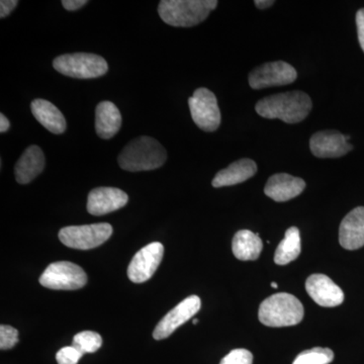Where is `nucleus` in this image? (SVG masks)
Instances as JSON below:
<instances>
[{
  "instance_id": "obj_1",
  "label": "nucleus",
  "mask_w": 364,
  "mask_h": 364,
  "mask_svg": "<svg viewBox=\"0 0 364 364\" xmlns=\"http://www.w3.org/2000/svg\"><path fill=\"white\" fill-rule=\"evenodd\" d=\"M311 97L303 91H289L270 95L256 105L257 114L265 119H279L287 124L304 121L312 111Z\"/></svg>"
},
{
  "instance_id": "obj_2",
  "label": "nucleus",
  "mask_w": 364,
  "mask_h": 364,
  "mask_svg": "<svg viewBox=\"0 0 364 364\" xmlns=\"http://www.w3.org/2000/svg\"><path fill=\"white\" fill-rule=\"evenodd\" d=\"M167 160V152L161 144L148 136L131 141L117 158L119 166L127 171H148L161 167Z\"/></svg>"
},
{
  "instance_id": "obj_3",
  "label": "nucleus",
  "mask_w": 364,
  "mask_h": 364,
  "mask_svg": "<svg viewBox=\"0 0 364 364\" xmlns=\"http://www.w3.org/2000/svg\"><path fill=\"white\" fill-rule=\"evenodd\" d=\"M218 4L217 0H162L158 13L167 25L189 28L203 23Z\"/></svg>"
},
{
  "instance_id": "obj_4",
  "label": "nucleus",
  "mask_w": 364,
  "mask_h": 364,
  "mask_svg": "<svg viewBox=\"0 0 364 364\" xmlns=\"http://www.w3.org/2000/svg\"><path fill=\"white\" fill-rule=\"evenodd\" d=\"M304 306L293 294H272L261 303L258 318L267 327L279 328L298 325L304 318Z\"/></svg>"
},
{
  "instance_id": "obj_5",
  "label": "nucleus",
  "mask_w": 364,
  "mask_h": 364,
  "mask_svg": "<svg viewBox=\"0 0 364 364\" xmlns=\"http://www.w3.org/2000/svg\"><path fill=\"white\" fill-rule=\"evenodd\" d=\"M53 67L63 75L77 79L102 77L109 70L105 59L90 53L61 55L53 61Z\"/></svg>"
},
{
  "instance_id": "obj_6",
  "label": "nucleus",
  "mask_w": 364,
  "mask_h": 364,
  "mask_svg": "<svg viewBox=\"0 0 364 364\" xmlns=\"http://www.w3.org/2000/svg\"><path fill=\"white\" fill-rule=\"evenodd\" d=\"M112 227L107 223L69 226L60 230L59 239L64 245L78 250L97 248L111 238Z\"/></svg>"
},
{
  "instance_id": "obj_7",
  "label": "nucleus",
  "mask_w": 364,
  "mask_h": 364,
  "mask_svg": "<svg viewBox=\"0 0 364 364\" xmlns=\"http://www.w3.org/2000/svg\"><path fill=\"white\" fill-rule=\"evenodd\" d=\"M39 282L43 287L55 291H76L87 284V275L79 265L59 261L46 268Z\"/></svg>"
},
{
  "instance_id": "obj_8",
  "label": "nucleus",
  "mask_w": 364,
  "mask_h": 364,
  "mask_svg": "<svg viewBox=\"0 0 364 364\" xmlns=\"http://www.w3.org/2000/svg\"><path fill=\"white\" fill-rule=\"evenodd\" d=\"M191 117L198 128L205 132H214L221 124V112L217 97L208 88H198L188 100Z\"/></svg>"
},
{
  "instance_id": "obj_9",
  "label": "nucleus",
  "mask_w": 364,
  "mask_h": 364,
  "mask_svg": "<svg viewBox=\"0 0 364 364\" xmlns=\"http://www.w3.org/2000/svg\"><path fill=\"white\" fill-rule=\"evenodd\" d=\"M298 77V72L284 61L269 62L256 67L249 74V85L253 90L291 85Z\"/></svg>"
},
{
  "instance_id": "obj_10",
  "label": "nucleus",
  "mask_w": 364,
  "mask_h": 364,
  "mask_svg": "<svg viewBox=\"0 0 364 364\" xmlns=\"http://www.w3.org/2000/svg\"><path fill=\"white\" fill-rule=\"evenodd\" d=\"M164 247L159 242H153L139 250L128 267V277L134 284L147 282L156 272L161 263Z\"/></svg>"
},
{
  "instance_id": "obj_11",
  "label": "nucleus",
  "mask_w": 364,
  "mask_h": 364,
  "mask_svg": "<svg viewBox=\"0 0 364 364\" xmlns=\"http://www.w3.org/2000/svg\"><path fill=\"white\" fill-rule=\"evenodd\" d=\"M202 308V301L198 296H189L184 299L161 318L153 332V338H168L177 328L186 324Z\"/></svg>"
},
{
  "instance_id": "obj_12",
  "label": "nucleus",
  "mask_w": 364,
  "mask_h": 364,
  "mask_svg": "<svg viewBox=\"0 0 364 364\" xmlns=\"http://www.w3.org/2000/svg\"><path fill=\"white\" fill-rule=\"evenodd\" d=\"M306 291L316 304L326 308L340 306L344 301L342 289L329 277L320 273L308 277Z\"/></svg>"
},
{
  "instance_id": "obj_13",
  "label": "nucleus",
  "mask_w": 364,
  "mask_h": 364,
  "mask_svg": "<svg viewBox=\"0 0 364 364\" xmlns=\"http://www.w3.org/2000/svg\"><path fill=\"white\" fill-rule=\"evenodd\" d=\"M311 151L318 158H338L352 150L346 135L337 131H321L310 140Z\"/></svg>"
},
{
  "instance_id": "obj_14",
  "label": "nucleus",
  "mask_w": 364,
  "mask_h": 364,
  "mask_svg": "<svg viewBox=\"0 0 364 364\" xmlns=\"http://www.w3.org/2000/svg\"><path fill=\"white\" fill-rule=\"evenodd\" d=\"M129 202V196L122 189L98 188L88 195L87 212L93 215H104L116 212Z\"/></svg>"
},
{
  "instance_id": "obj_15",
  "label": "nucleus",
  "mask_w": 364,
  "mask_h": 364,
  "mask_svg": "<svg viewBox=\"0 0 364 364\" xmlns=\"http://www.w3.org/2000/svg\"><path fill=\"white\" fill-rule=\"evenodd\" d=\"M339 242L347 250H358L364 246V207L352 210L339 228Z\"/></svg>"
},
{
  "instance_id": "obj_16",
  "label": "nucleus",
  "mask_w": 364,
  "mask_h": 364,
  "mask_svg": "<svg viewBox=\"0 0 364 364\" xmlns=\"http://www.w3.org/2000/svg\"><path fill=\"white\" fill-rule=\"evenodd\" d=\"M306 182L299 177L287 173L274 174L268 179L264 193L275 202L282 203L293 200L303 193Z\"/></svg>"
},
{
  "instance_id": "obj_17",
  "label": "nucleus",
  "mask_w": 364,
  "mask_h": 364,
  "mask_svg": "<svg viewBox=\"0 0 364 364\" xmlns=\"http://www.w3.org/2000/svg\"><path fill=\"white\" fill-rule=\"evenodd\" d=\"M45 164V155L39 146H30L26 148L14 167L16 181L20 184L30 183L42 173Z\"/></svg>"
},
{
  "instance_id": "obj_18",
  "label": "nucleus",
  "mask_w": 364,
  "mask_h": 364,
  "mask_svg": "<svg viewBox=\"0 0 364 364\" xmlns=\"http://www.w3.org/2000/svg\"><path fill=\"white\" fill-rule=\"evenodd\" d=\"M257 172V165L253 160L244 158L230 164L227 168L221 170L215 174L213 179L214 188L236 186L242 182L248 181L255 176Z\"/></svg>"
},
{
  "instance_id": "obj_19",
  "label": "nucleus",
  "mask_w": 364,
  "mask_h": 364,
  "mask_svg": "<svg viewBox=\"0 0 364 364\" xmlns=\"http://www.w3.org/2000/svg\"><path fill=\"white\" fill-rule=\"evenodd\" d=\"M35 119L48 131L60 135L66 131L67 123L63 114L52 102L45 100H35L31 105Z\"/></svg>"
},
{
  "instance_id": "obj_20",
  "label": "nucleus",
  "mask_w": 364,
  "mask_h": 364,
  "mask_svg": "<svg viewBox=\"0 0 364 364\" xmlns=\"http://www.w3.org/2000/svg\"><path fill=\"white\" fill-rule=\"evenodd\" d=\"M122 126V114L112 102H102L95 109V131L102 139L116 136Z\"/></svg>"
},
{
  "instance_id": "obj_21",
  "label": "nucleus",
  "mask_w": 364,
  "mask_h": 364,
  "mask_svg": "<svg viewBox=\"0 0 364 364\" xmlns=\"http://www.w3.org/2000/svg\"><path fill=\"white\" fill-rule=\"evenodd\" d=\"M263 249L259 235L249 230H241L235 234L232 242V250L235 257L242 261L256 260L259 258Z\"/></svg>"
},
{
  "instance_id": "obj_22",
  "label": "nucleus",
  "mask_w": 364,
  "mask_h": 364,
  "mask_svg": "<svg viewBox=\"0 0 364 364\" xmlns=\"http://www.w3.org/2000/svg\"><path fill=\"white\" fill-rule=\"evenodd\" d=\"M301 235L296 227L287 230L284 240L280 242L274 253V262L277 265H287L293 262L301 254Z\"/></svg>"
},
{
  "instance_id": "obj_23",
  "label": "nucleus",
  "mask_w": 364,
  "mask_h": 364,
  "mask_svg": "<svg viewBox=\"0 0 364 364\" xmlns=\"http://www.w3.org/2000/svg\"><path fill=\"white\" fill-rule=\"evenodd\" d=\"M334 359V352L329 348L316 347L299 353L293 364H329Z\"/></svg>"
},
{
  "instance_id": "obj_24",
  "label": "nucleus",
  "mask_w": 364,
  "mask_h": 364,
  "mask_svg": "<svg viewBox=\"0 0 364 364\" xmlns=\"http://www.w3.org/2000/svg\"><path fill=\"white\" fill-rule=\"evenodd\" d=\"M102 338L100 334L93 331H83L74 336L72 346L77 348L81 353H95L102 347Z\"/></svg>"
},
{
  "instance_id": "obj_25",
  "label": "nucleus",
  "mask_w": 364,
  "mask_h": 364,
  "mask_svg": "<svg viewBox=\"0 0 364 364\" xmlns=\"http://www.w3.org/2000/svg\"><path fill=\"white\" fill-rule=\"evenodd\" d=\"M18 342V331L11 326H0V348L9 350L14 348Z\"/></svg>"
},
{
  "instance_id": "obj_26",
  "label": "nucleus",
  "mask_w": 364,
  "mask_h": 364,
  "mask_svg": "<svg viewBox=\"0 0 364 364\" xmlns=\"http://www.w3.org/2000/svg\"><path fill=\"white\" fill-rule=\"evenodd\" d=\"M220 364H253V355L247 349H234Z\"/></svg>"
},
{
  "instance_id": "obj_27",
  "label": "nucleus",
  "mask_w": 364,
  "mask_h": 364,
  "mask_svg": "<svg viewBox=\"0 0 364 364\" xmlns=\"http://www.w3.org/2000/svg\"><path fill=\"white\" fill-rule=\"evenodd\" d=\"M83 353H81L74 346H66L60 349L56 354V360L58 364H77Z\"/></svg>"
},
{
  "instance_id": "obj_28",
  "label": "nucleus",
  "mask_w": 364,
  "mask_h": 364,
  "mask_svg": "<svg viewBox=\"0 0 364 364\" xmlns=\"http://www.w3.org/2000/svg\"><path fill=\"white\" fill-rule=\"evenodd\" d=\"M356 26H358L359 44L364 52V9H359L356 14Z\"/></svg>"
},
{
  "instance_id": "obj_29",
  "label": "nucleus",
  "mask_w": 364,
  "mask_h": 364,
  "mask_svg": "<svg viewBox=\"0 0 364 364\" xmlns=\"http://www.w3.org/2000/svg\"><path fill=\"white\" fill-rule=\"evenodd\" d=\"M18 4V1L16 0H1L0 1V18H4L9 16Z\"/></svg>"
},
{
  "instance_id": "obj_30",
  "label": "nucleus",
  "mask_w": 364,
  "mask_h": 364,
  "mask_svg": "<svg viewBox=\"0 0 364 364\" xmlns=\"http://www.w3.org/2000/svg\"><path fill=\"white\" fill-rule=\"evenodd\" d=\"M87 4V0H62V6L69 11H77Z\"/></svg>"
},
{
  "instance_id": "obj_31",
  "label": "nucleus",
  "mask_w": 364,
  "mask_h": 364,
  "mask_svg": "<svg viewBox=\"0 0 364 364\" xmlns=\"http://www.w3.org/2000/svg\"><path fill=\"white\" fill-rule=\"evenodd\" d=\"M11 123L4 114H0V133H6L9 131Z\"/></svg>"
},
{
  "instance_id": "obj_32",
  "label": "nucleus",
  "mask_w": 364,
  "mask_h": 364,
  "mask_svg": "<svg viewBox=\"0 0 364 364\" xmlns=\"http://www.w3.org/2000/svg\"><path fill=\"white\" fill-rule=\"evenodd\" d=\"M254 4L259 9H267L268 7L272 6L275 1H273V0H256Z\"/></svg>"
},
{
  "instance_id": "obj_33",
  "label": "nucleus",
  "mask_w": 364,
  "mask_h": 364,
  "mask_svg": "<svg viewBox=\"0 0 364 364\" xmlns=\"http://www.w3.org/2000/svg\"><path fill=\"white\" fill-rule=\"evenodd\" d=\"M272 287H273V289H277V282H272Z\"/></svg>"
},
{
  "instance_id": "obj_34",
  "label": "nucleus",
  "mask_w": 364,
  "mask_h": 364,
  "mask_svg": "<svg viewBox=\"0 0 364 364\" xmlns=\"http://www.w3.org/2000/svg\"><path fill=\"white\" fill-rule=\"evenodd\" d=\"M198 320H196V318H195V320L193 321V325L198 324Z\"/></svg>"
}]
</instances>
